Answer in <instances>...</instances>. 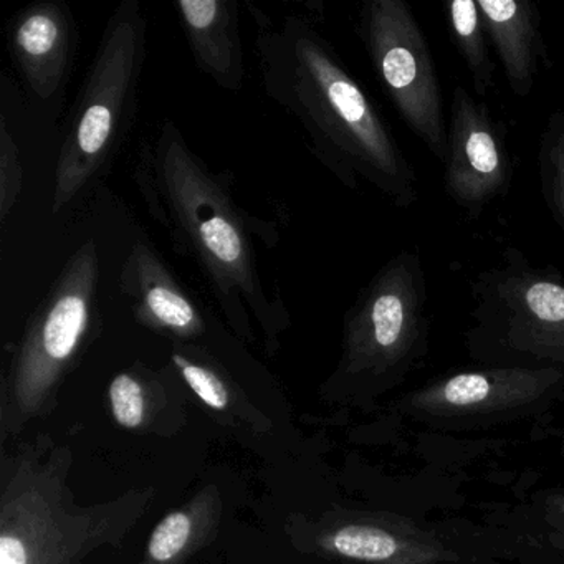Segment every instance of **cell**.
I'll use <instances>...</instances> for the list:
<instances>
[{"label":"cell","mask_w":564,"mask_h":564,"mask_svg":"<svg viewBox=\"0 0 564 564\" xmlns=\"http://www.w3.org/2000/svg\"><path fill=\"white\" fill-rule=\"evenodd\" d=\"M100 256L95 240L65 262L32 315L15 365V386L25 399L44 394L77 355L98 318Z\"/></svg>","instance_id":"52a82bcc"},{"label":"cell","mask_w":564,"mask_h":564,"mask_svg":"<svg viewBox=\"0 0 564 564\" xmlns=\"http://www.w3.org/2000/svg\"><path fill=\"white\" fill-rule=\"evenodd\" d=\"M134 181L150 216L197 263L237 332L250 335L256 322L275 335L290 325L285 302L263 285L257 262L253 236L269 239L270 227L237 204L229 174L210 170L173 120L141 144Z\"/></svg>","instance_id":"7a4b0ae2"},{"label":"cell","mask_w":564,"mask_h":564,"mask_svg":"<svg viewBox=\"0 0 564 564\" xmlns=\"http://www.w3.org/2000/svg\"><path fill=\"white\" fill-rule=\"evenodd\" d=\"M494 379L485 372H462L445 381L441 395L447 404L464 408L487 401L488 395L494 392Z\"/></svg>","instance_id":"ffe728a7"},{"label":"cell","mask_w":564,"mask_h":564,"mask_svg":"<svg viewBox=\"0 0 564 564\" xmlns=\"http://www.w3.org/2000/svg\"><path fill=\"white\" fill-rule=\"evenodd\" d=\"M74 19L62 2H37L15 15L9 48L25 84L41 100L64 87L74 57Z\"/></svg>","instance_id":"30bf717a"},{"label":"cell","mask_w":564,"mask_h":564,"mask_svg":"<svg viewBox=\"0 0 564 564\" xmlns=\"http://www.w3.org/2000/svg\"><path fill=\"white\" fill-rule=\"evenodd\" d=\"M332 544L336 553L352 560L384 561L398 553L394 536L378 528H341L333 534Z\"/></svg>","instance_id":"9a60e30c"},{"label":"cell","mask_w":564,"mask_h":564,"mask_svg":"<svg viewBox=\"0 0 564 564\" xmlns=\"http://www.w3.org/2000/svg\"><path fill=\"white\" fill-rule=\"evenodd\" d=\"M447 21L452 44L470 75L474 94L487 97L495 87L497 65L491 58L490 39L477 0L448 2Z\"/></svg>","instance_id":"4fadbf2b"},{"label":"cell","mask_w":564,"mask_h":564,"mask_svg":"<svg viewBox=\"0 0 564 564\" xmlns=\"http://www.w3.org/2000/svg\"><path fill=\"white\" fill-rule=\"evenodd\" d=\"M477 2L511 94L530 97L541 72L550 65L540 6L533 0Z\"/></svg>","instance_id":"8fae6325"},{"label":"cell","mask_w":564,"mask_h":564,"mask_svg":"<svg viewBox=\"0 0 564 564\" xmlns=\"http://www.w3.org/2000/svg\"><path fill=\"white\" fill-rule=\"evenodd\" d=\"M148 25L138 0H123L101 37L55 166L52 213L70 206L100 176L123 141L147 61Z\"/></svg>","instance_id":"3957f363"},{"label":"cell","mask_w":564,"mask_h":564,"mask_svg":"<svg viewBox=\"0 0 564 564\" xmlns=\"http://www.w3.org/2000/svg\"><path fill=\"white\" fill-rule=\"evenodd\" d=\"M191 534V520L183 511H174L167 514L156 530L150 541V554L154 561L173 560L177 553H181L184 544L187 543V538Z\"/></svg>","instance_id":"d6986e66"},{"label":"cell","mask_w":564,"mask_h":564,"mask_svg":"<svg viewBox=\"0 0 564 564\" xmlns=\"http://www.w3.org/2000/svg\"><path fill=\"white\" fill-rule=\"evenodd\" d=\"M536 160L544 206L564 234V111H553L546 118Z\"/></svg>","instance_id":"5bb4252c"},{"label":"cell","mask_w":564,"mask_h":564,"mask_svg":"<svg viewBox=\"0 0 564 564\" xmlns=\"http://www.w3.org/2000/svg\"><path fill=\"white\" fill-rule=\"evenodd\" d=\"M173 362L197 398L203 399L209 408L216 409V411H224L227 408L229 391H227L223 379L213 369L193 361L183 352H174Z\"/></svg>","instance_id":"e0dca14e"},{"label":"cell","mask_w":564,"mask_h":564,"mask_svg":"<svg viewBox=\"0 0 564 564\" xmlns=\"http://www.w3.org/2000/svg\"><path fill=\"white\" fill-rule=\"evenodd\" d=\"M424 262L401 250L375 273L346 315V345L356 361L394 368L424 349L431 318Z\"/></svg>","instance_id":"8992f818"},{"label":"cell","mask_w":564,"mask_h":564,"mask_svg":"<svg viewBox=\"0 0 564 564\" xmlns=\"http://www.w3.org/2000/svg\"><path fill=\"white\" fill-rule=\"evenodd\" d=\"M110 401L118 424L127 429L140 427L144 415V391L134 376L118 375L113 379Z\"/></svg>","instance_id":"ac0fdd59"},{"label":"cell","mask_w":564,"mask_h":564,"mask_svg":"<svg viewBox=\"0 0 564 564\" xmlns=\"http://www.w3.org/2000/svg\"><path fill=\"white\" fill-rule=\"evenodd\" d=\"M514 164L505 124L467 88L452 90L444 161V191L448 199L477 220L508 196Z\"/></svg>","instance_id":"ba28073f"},{"label":"cell","mask_w":564,"mask_h":564,"mask_svg":"<svg viewBox=\"0 0 564 564\" xmlns=\"http://www.w3.org/2000/svg\"><path fill=\"white\" fill-rule=\"evenodd\" d=\"M471 348L488 356H536L564 362V275L538 267L517 247L470 285Z\"/></svg>","instance_id":"277c9868"},{"label":"cell","mask_w":564,"mask_h":564,"mask_svg":"<svg viewBox=\"0 0 564 564\" xmlns=\"http://www.w3.org/2000/svg\"><path fill=\"white\" fill-rule=\"evenodd\" d=\"M246 6L263 90L303 128L316 160L349 189L365 181L392 206H414L421 197L414 166L333 45L302 15L275 22Z\"/></svg>","instance_id":"6da1fadb"},{"label":"cell","mask_w":564,"mask_h":564,"mask_svg":"<svg viewBox=\"0 0 564 564\" xmlns=\"http://www.w3.org/2000/svg\"><path fill=\"white\" fill-rule=\"evenodd\" d=\"M28 547L11 534L0 538V564H28Z\"/></svg>","instance_id":"44dd1931"},{"label":"cell","mask_w":564,"mask_h":564,"mask_svg":"<svg viewBox=\"0 0 564 564\" xmlns=\"http://www.w3.org/2000/svg\"><path fill=\"white\" fill-rule=\"evenodd\" d=\"M118 279L141 325L181 339L206 332L203 313L150 243L131 247Z\"/></svg>","instance_id":"9c48e42d"},{"label":"cell","mask_w":564,"mask_h":564,"mask_svg":"<svg viewBox=\"0 0 564 564\" xmlns=\"http://www.w3.org/2000/svg\"><path fill=\"white\" fill-rule=\"evenodd\" d=\"M24 186V170L8 120L0 121V223L6 224Z\"/></svg>","instance_id":"2e32d148"},{"label":"cell","mask_w":564,"mask_h":564,"mask_svg":"<svg viewBox=\"0 0 564 564\" xmlns=\"http://www.w3.org/2000/svg\"><path fill=\"white\" fill-rule=\"evenodd\" d=\"M183 24L197 68L214 84L239 94L246 78L237 0H180Z\"/></svg>","instance_id":"7c38bea8"},{"label":"cell","mask_w":564,"mask_h":564,"mask_svg":"<svg viewBox=\"0 0 564 564\" xmlns=\"http://www.w3.org/2000/svg\"><path fill=\"white\" fill-rule=\"evenodd\" d=\"M356 32L399 117L444 164L448 127L441 82L411 6L405 0H366Z\"/></svg>","instance_id":"5b68a950"}]
</instances>
